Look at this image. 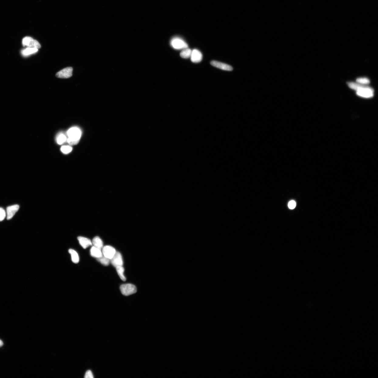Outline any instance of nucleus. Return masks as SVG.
Listing matches in <instances>:
<instances>
[{
	"mask_svg": "<svg viewBox=\"0 0 378 378\" xmlns=\"http://www.w3.org/2000/svg\"><path fill=\"white\" fill-rule=\"evenodd\" d=\"M347 84L349 88L356 91L357 95L359 97L370 98L374 96V90L369 87L357 82H350Z\"/></svg>",
	"mask_w": 378,
	"mask_h": 378,
	"instance_id": "f257e3e1",
	"label": "nucleus"
},
{
	"mask_svg": "<svg viewBox=\"0 0 378 378\" xmlns=\"http://www.w3.org/2000/svg\"><path fill=\"white\" fill-rule=\"evenodd\" d=\"M68 138L67 141L71 145H75L78 143L81 137V131L77 128H73L67 132Z\"/></svg>",
	"mask_w": 378,
	"mask_h": 378,
	"instance_id": "f03ea898",
	"label": "nucleus"
},
{
	"mask_svg": "<svg viewBox=\"0 0 378 378\" xmlns=\"http://www.w3.org/2000/svg\"><path fill=\"white\" fill-rule=\"evenodd\" d=\"M120 288L121 293L125 296H128L135 294L137 291L136 286L131 284H122L120 286Z\"/></svg>",
	"mask_w": 378,
	"mask_h": 378,
	"instance_id": "7ed1b4c3",
	"label": "nucleus"
},
{
	"mask_svg": "<svg viewBox=\"0 0 378 378\" xmlns=\"http://www.w3.org/2000/svg\"><path fill=\"white\" fill-rule=\"evenodd\" d=\"M171 44L174 49H184L188 47L187 43L182 39L178 37L172 39L171 41Z\"/></svg>",
	"mask_w": 378,
	"mask_h": 378,
	"instance_id": "20e7f679",
	"label": "nucleus"
},
{
	"mask_svg": "<svg viewBox=\"0 0 378 378\" xmlns=\"http://www.w3.org/2000/svg\"><path fill=\"white\" fill-rule=\"evenodd\" d=\"M22 43L24 46L28 47L35 48L38 49L41 48V45L37 41L29 36H26L23 38Z\"/></svg>",
	"mask_w": 378,
	"mask_h": 378,
	"instance_id": "39448f33",
	"label": "nucleus"
},
{
	"mask_svg": "<svg viewBox=\"0 0 378 378\" xmlns=\"http://www.w3.org/2000/svg\"><path fill=\"white\" fill-rule=\"evenodd\" d=\"M73 71V69L72 67H67L57 73L56 76L57 77L59 78H69L72 76Z\"/></svg>",
	"mask_w": 378,
	"mask_h": 378,
	"instance_id": "423d86ee",
	"label": "nucleus"
},
{
	"mask_svg": "<svg viewBox=\"0 0 378 378\" xmlns=\"http://www.w3.org/2000/svg\"><path fill=\"white\" fill-rule=\"evenodd\" d=\"M103 255L105 257L111 260L115 255L116 252V250L113 247L109 246H105L103 247Z\"/></svg>",
	"mask_w": 378,
	"mask_h": 378,
	"instance_id": "0eeeda50",
	"label": "nucleus"
},
{
	"mask_svg": "<svg viewBox=\"0 0 378 378\" xmlns=\"http://www.w3.org/2000/svg\"><path fill=\"white\" fill-rule=\"evenodd\" d=\"M111 262L114 267L123 266V263L121 254L119 252H116L115 255L111 260Z\"/></svg>",
	"mask_w": 378,
	"mask_h": 378,
	"instance_id": "6e6552de",
	"label": "nucleus"
},
{
	"mask_svg": "<svg viewBox=\"0 0 378 378\" xmlns=\"http://www.w3.org/2000/svg\"><path fill=\"white\" fill-rule=\"evenodd\" d=\"M210 64L215 67L224 70L231 71L233 70V68L231 66L219 61H213L211 62Z\"/></svg>",
	"mask_w": 378,
	"mask_h": 378,
	"instance_id": "1a4fd4ad",
	"label": "nucleus"
},
{
	"mask_svg": "<svg viewBox=\"0 0 378 378\" xmlns=\"http://www.w3.org/2000/svg\"><path fill=\"white\" fill-rule=\"evenodd\" d=\"M191 57V60L194 63H200L202 60V54L199 50L197 49L192 50Z\"/></svg>",
	"mask_w": 378,
	"mask_h": 378,
	"instance_id": "9d476101",
	"label": "nucleus"
},
{
	"mask_svg": "<svg viewBox=\"0 0 378 378\" xmlns=\"http://www.w3.org/2000/svg\"><path fill=\"white\" fill-rule=\"evenodd\" d=\"M19 206L17 205H14L12 206H9L7 208V219L8 220H10L12 218V217L14 216L18 210H19Z\"/></svg>",
	"mask_w": 378,
	"mask_h": 378,
	"instance_id": "9b49d317",
	"label": "nucleus"
},
{
	"mask_svg": "<svg viewBox=\"0 0 378 378\" xmlns=\"http://www.w3.org/2000/svg\"><path fill=\"white\" fill-rule=\"evenodd\" d=\"M77 239L80 245L84 249L88 248L89 247L92 246L93 244L92 242L88 238L79 237H78Z\"/></svg>",
	"mask_w": 378,
	"mask_h": 378,
	"instance_id": "f8f14e48",
	"label": "nucleus"
},
{
	"mask_svg": "<svg viewBox=\"0 0 378 378\" xmlns=\"http://www.w3.org/2000/svg\"><path fill=\"white\" fill-rule=\"evenodd\" d=\"M90 255L93 257L97 258L102 257L103 256L102 252L101 249L93 246L90 250Z\"/></svg>",
	"mask_w": 378,
	"mask_h": 378,
	"instance_id": "ddd939ff",
	"label": "nucleus"
},
{
	"mask_svg": "<svg viewBox=\"0 0 378 378\" xmlns=\"http://www.w3.org/2000/svg\"><path fill=\"white\" fill-rule=\"evenodd\" d=\"M69 253L71 256L72 262L74 263H77L79 261V257L78 254L74 250L70 249L68 251Z\"/></svg>",
	"mask_w": 378,
	"mask_h": 378,
	"instance_id": "4468645a",
	"label": "nucleus"
},
{
	"mask_svg": "<svg viewBox=\"0 0 378 378\" xmlns=\"http://www.w3.org/2000/svg\"><path fill=\"white\" fill-rule=\"evenodd\" d=\"M92 244L93 246L97 248L101 249L103 247V242L101 239L99 237H97L94 238L92 240Z\"/></svg>",
	"mask_w": 378,
	"mask_h": 378,
	"instance_id": "2eb2a0df",
	"label": "nucleus"
},
{
	"mask_svg": "<svg viewBox=\"0 0 378 378\" xmlns=\"http://www.w3.org/2000/svg\"><path fill=\"white\" fill-rule=\"evenodd\" d=\"M38 51V49L35 48L28 47L26 49L23 50L22 52V53L24 56H29Z\"/></svg>",
	"mask_w": 378,
	"mask_h": 378,
	"instance_id": "dca6fc26",
	"label": "nucleus"
},
{
	"mask_svg": "<svg viewBox=\"0 0 378 378\" xmlns=\"http://www.w3.org/2000/svg\"><path fill=\"white\" fill-rule=\"evenodd\" d=\"M192 50L189 48L184 49L180 53V56L182 58L187 59L191 57Z\"/></svg>",
	"mask_w": 378,
	"mask_h": 378,
	"instance_id": "f3484780",
	"label": "nucleus"
},
{
	"mask_svg": "<svg viewBox=\"0 0 378 378\" xmlns=\"http://www.w3.org/2000/svg\"><path fill=\"white\" fill-rule=\"evenodd\" d=\"M117 272L120 276V278L123 281H125L126 278L124 275V269L122 266H119L116 267Z\"/></svg>",
	"mask_w": 378,
	"mask_h": 378,
	"instance_id": "a211bd4d",
	"label": "nucleus"
},
{
	"mask_svg": "<svg viewBox=\"0 0 378 378\" xmlns=\"http://www.w3.org/2000/svg\"><path fill=\"white\" fill-rule=\"evenodd\" d=\"M98 261L101 263L104 266H108L111 262V260L107 257H105L104 256H102V257L97 258Z\"/></svg>",
	"mask_w": 378,
	"mask_h": 378,
	"instance_id": "6ab92c4d",
	"label": "nucleus"
},
{
	"mask_svg": "<svg viewBox=\"0 0 378 378\" xmlns=\"http://www.w3.org/2000/svg\"><path fill=\"white\" fill-rule=\"evenodd\" d=\"M356 81L357 83L363 85L368 84L370 83L369 80L366 77L359 78L356 79Z\"/></svg>",
	"mask_w": 378,
	"mask_h": 378,
	"instance_id": "aec40b11",
	"label": "nucleus"
},
{
	"mask_svg": "<svg viewBox=\"0 0 378 378\" xmlns=\"http://www.w3.org/2000/svg\"><path fill=\"white\" fill-rule=\"evenodd\" d=\"M61 151L63 153L65 154H68V153L71 152L72 150V148L69 146H63L61 148Z\"/></svg>",
	"mask_w": 378,
	"mask_h": 378,
	"instance_id": "412c9836",
	"label": "nucleus"
},
{
	"mask_svg": "<svg viewBox=\"0 0 378 378\" xmlns=\"http://www.w3.org/2000/svg\"><path fill=\"white\" fill-rule=\"evenodd\" d=\"M66 140V137L65 135L63 134H61L58 137V139H57V142L60 145L63 144L65 142Z\"/></svg>",
	"mask_w": 378,
	"mask_h": 378,
	"instance_id": "4be33fe9",
	"label": "nucleus"
},
{
	"mask_svg": "<svg viewBox=\"0 0 378 378\" xmlns=\"http://www.w3.org/2000/svg\"><path fill=\"white\" fill-rule=\"evenodd\" d=\"M6 213L5 211L2 208H0V221H2L5 218Z\"/></svg>",
	"mask_w": 378,
	"mask_h": 378,
	"instance_id": "5701e85b",
	"label": "nucleus"
},
{
	"mask_svg": "<svg viewBox=\"0 0 378 378\" xmlns=\"http://www.w3.org/2000/svg\"><path fill=\"white\" fill-rule=\"evenodd\" d=\"M296 203L294 200L290 201L288 203V207L291 209H294L296 207Z\"/></svg>",
	"mask_w": 378,
	"mask_h": 378,
	"instance_id": "b1692460",
	"label": "nucleus"
},
{
	"mask_svg": "<svg viewBox=\"0 0 378 378\" xmlns=\"http://www.w3.org/2000/svg\"><path fill=\"white\" fill-rule=\"evenodd\" d=\"M84 377L86 378H93L94 377L91 371L89 370L87 371Z\"/></svg>",
	"mask_w": 378,
	"mask_h": 378,
	"instance_id": "393cba45",
	"label": "nucleus"
},
{
	"mask_svg": "<svg viewBox=\"0 0 378 378\" xmlns=\"http://www.w3.org/2000/svg\"><path fill=\"white\" fill-rule=\"evenodd\" d=\"M3 342H2V340H0V347L2 346H3Z\"/></svg>",
	"mask_w": 378,
	"mask_h": 378,
	"instance_id": "a878e982",
	"label": "nucleus"
}]
</instances>
